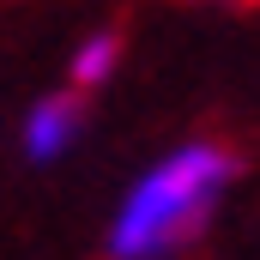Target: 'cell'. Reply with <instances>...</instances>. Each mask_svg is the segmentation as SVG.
Masks as SVG:
<instances>
[{"label":"cell","instance_id":"6da1fadb","mask_svg":"<svg viewBox=\"0 0 260 260\" xmlns=\"http://www.w3.org/2000/svg\"><path fill=\"white\" fill-rule=\"evenodd\" d=\"M236 182V157L218 139H182L145 164L109 218V260H170L212 224L218 200Z\"/></svg>","mask_w":260,"mask_h":260},{"label":"cell","instance_id":"7a4b0ae2","mask_svg":"<svg viewBox=\"0 0 260 260\" xmlns=\"http://www.w3.org/2000/svg\"><path fill=\"white\" fill-rule=\"evenodd\" d=\"M79 139V97L73 91H55V97H37L24 109V127H18V145L30 164H61Z\"/></svg>","mask_w":260,"mask_h":260},{"label":"cell","instance_id":"3957f363","mask_svg":"<svg viewBox=\"0 0 260 260\" xmlns=\"http://www.w3.org/2000/svg\"><path fill=\"white\" fill-rule=\"evenodd\" d=\"M115 67H121V37H115V30H91V37L73 49L67 79H73V91H91V85H109Z\"/></svg>","mask_w":260,"mask_h":260}]
</instances>
